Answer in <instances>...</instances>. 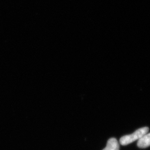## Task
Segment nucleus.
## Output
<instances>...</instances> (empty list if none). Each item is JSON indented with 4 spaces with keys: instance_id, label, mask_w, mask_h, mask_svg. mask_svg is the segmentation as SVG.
I'll return each instance as SVG.
<instances>
[{
    "instance_id": "nucleus-1",
    "label": "nucleus",
    "mask_w": 150,
    "mask_h": 150,
    "mask_svg": "<svg viewBox=\"0 0 150 150\" xmlns=\"http://www.w3.org/2000/svg\"><path fill=\"white\" fill-rule=\"evenodd\" d=\"M149 130V128L148 127H142L136 130L132 134L122 137L120 139V144L123 146H125L133 143L136 140H139L144 135L148 133Z\"/></svg>"
},
{
    "instance_id": "nucleus-2",
    "label": "nucleus",
    "mask_w": 150,
    "mask_h": 150,
    "mask_svg": "<svg viewBox=\"0 0 150 150\" xmlns=\"http://www.w3.org/2000/svg\"><path fill=\"white\" fill-rule=\"evenodd\" d=\"M137 145L139 148H146L150 146V133H147L139 139L137 142Z\"/></svg>"
},
{
    "instance_id": "nucleus-3",
    "label": "nucleus",
    "mask_w": 150,
    "mask_h": 150,
    "mask_svg": "<svg viewBox=\"0 0 150 150\" xmlns=\"http://www.w3.org/2000/svg\"><path fill=\"white\" fill-rule=\"evenodd\" d=\"M103 150H120V145L117 139L111 138L107 142L106 147Z\"/></svg>"
}]
</instances>
